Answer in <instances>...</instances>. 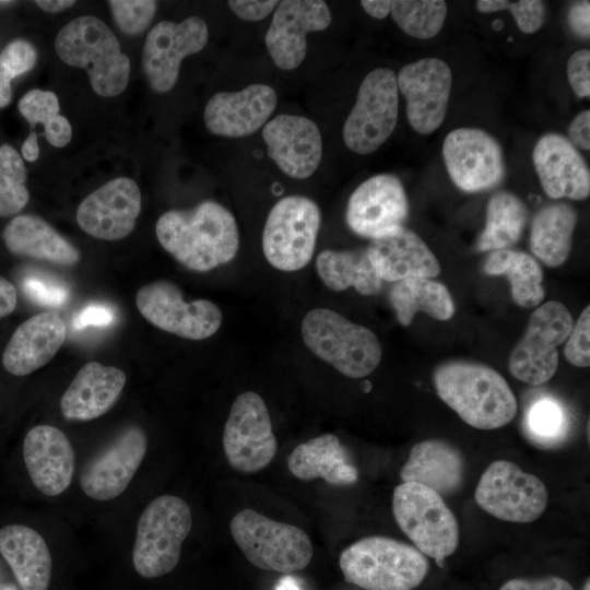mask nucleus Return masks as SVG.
<instances>
[{"label": "nucleus", "mask_w": 590, "mask_h": 590, "mask_svg": "<svg viewBox=\"0 0 590 590\" xmlns=\"http://www.w3.org/2000/svg\"><path fill=\"white\" fill-rule=\"evenodd\" d=\"M162 247L186 268L208 272L232 261L239 248L234 215L206 200L190 210H169L155 226Z\"/></svg>", "instance_id": "1"}, {"label": "nucleus", "mask_w": 590, "mask_h": 590, "mask_svg": "<svg viewBox=\"0 0 590 590\" xmlns=\"http://www.w3.org/2000/svg\"><path fill=\"white\" fill-rule=\"evenodd\" d=\"M438 397L468 425L497 429L517 413V400L506 379L494 368L464 361L438 366L434 373Z\"/></svg>", "instance_id": "2"}, {"label": "nucleus", "mask_w": 590, "mask_h": 590, "mask_svg": "<svg viewBox=\"0 0 590 590\" xmlns=\"http://www.w3.org/2000/svg\"><path fill=\"white\" fill-rule=\"evenodd\" d=\"M339 565L346 582L365 590H413L429 570L415 546L384 535L354 542L341 553Z\"/></svg>", "instance_id": "3"}, {"label": "nucleus", "mask_w": 590, "mask_h": 590, "mask_svg": "<svg viewBox=\"0 0 590 590\" xmlns=\"http://www.w3.org/2000/svg\"><path fill=\"white\" fill-rule=\"evenodd\" d=\"M55 49L64 63L86 70L98 95L113 97L126 90L129 58L121 52L117 37L102 20L82 15L70 21L58 32Z\"/></svg>", "instance_id": "4"}, {"label": "nucleus", "mask_w": 590, "mask_h": 590, "mask_svg": "<svg viewBox=\"0 0 590 590\" xmlns=\"http://www.w3.org/2000/svg\"><path fill=\"white\" fill-rule=\"evenodd\" d=\"M306 346L350 378H363L379 365L382 347L377 335L327 308H315L302 321Z\"/></svg>", "instance_id": "5"}, {"label": "nucleus", "mask_w": 590, "mask_h": 590, "mask_svg": "<svg viewBox=\"0 0 590 590\" xmlns=\"http://www.w3.org/2000/svg\"><path fill=\"white\" fill-rule=\"evenodd\" d=\"M229 529L246 559L262 570L291 574L304 569L312 558V543L304 530L251 508L234 515Z\"/></svg>", "instance_id": "6"}, {"label": "nucleus", "mask_w": 590, "mask_h": 590, "mask_svg": "<svg viewBox=\"0 0 590 590\" xmlns=\"http://www.w3.org/2000/svg\"><path fill=\"white\" fill-rule=\"evenodd\" d=\"M392 512L414 546L442 568L459 544V524L444 497L421 484L402 482L392 494Z\"/></svg>", "instance_id": "7"}, {"label": "nucleus", "mask_w": 590, "mask_h": 590, "mask_svg": "<svg viewBox=\"0 0 590 590\" xmlns=\"http://www.w3.org/2000/svg\"><path fill=\"white\" fill-rule=\"evenodd\" d=\"M192 527L188 504L175 495L154 498L142 511L135 532L132 562L144 578L170 573L178 564L181 545Z\"/></svg>", "instance_id": "8"}, {"label": "nucleus", "mask_w": 590, "mask_h": 590, "mask_svg": "<svg viewBox=\"0 0 590 590\" xmlns=\"http://www.w3.org/2000/svg\"><path fill=\"white\" fill-rule=\"evenodd\" d=\"M321 224L319 206L309 198L288 196L271 209L262 234V250L275 269L293 272L310 261Z\"/></svg>", "instance_id": "9"}, {"label": "nucleus", "mask_w": 590, "mask_h": 590, "mask_svg": "<svg viewBox=\"0 0 590 590\" xmlns=\"http://www.w3.org/2000/svg\"><path fill=\"white\" fill-rule=\"evenodd\" d=\"M398 114L397 74L388 68L370 71L362 81L344 122L345 145L357 154L374 153L393 132Z\"/></svg>", "instance_id": "10"}, {"label": "nucleus", "mask_w": 590, "mask_h": 590, "mask_svg": "<svg viewBox=\"0 0 590 590\" xmlns=\"http://www.w3.org/2000/svg\"><path fill=\"white\" fill-rule=\"evenodd\" d=\"M474 498L480 508L499 520L529 523L544 512L548 492L538 476L511 461L496 460L481 475Z\"/></svg>", "instance_id": "11"}, {"label": "nucleus", "mask_w": 590, "mask_h": 590, "mask_svg": "<svg viewBox=\"0 0 590 590\" xmlns=\"http://www.w3.org/2000/svg\"><path fill=\"white\" fill-rule=\"evenodd\" d=\"M573 326V317L564 304L550 300L538 307L510 354L511 375L532 386L548 381L558 366L557 346L567 340Z\"/></svg>", "instance_id": "12"}, {"label": "nucleus", "mask_w": 590, "mask_h": 590, "mask_svg": "<svg viewBox=\"0 0 590 590\" xmlns=\"http://www.w3.org/2000/svg\"><path fill=\"white\" fill-rule=\"evenodd\" d=\"M223 450L229 465L241 473H256L273 460L278 442L263 399L253 391L233 402L223 430Z\"/></svg>", "instance_id": "13"}, {"label": "nucleus", "mask_w": 590, "mask_h": 590, "mask_svg": "<svg viewBox=\"0 0 590 590\" xmlns=\"http://www.w3.org/2000/svg\"><path fill=\"white\" fill-rule=\"evenodd\" d=\"M140 314L155 327L190 340H203L221 327L223 315L209 299L184 300L180 288L167 280L143 285L135 295Z\"/></svg>", "instance_id": "14"}, {"label": "nucleus", "mask_w": 590, "mask_h": 590, "mask_svg": "<svg viewBox=\"0 0 590 590\" xmlns=\"http://www.w3.org/2000/svg\"><path fill=\"white\" fill-rule=\"evenodd\" d=\"M442 156L451 180L465 192L491 190L506 175L499 142L479 128H458L449 132L444 140Z\"/></svg>", "instance_id": "15"}, {"label": "nucleus", "mask_w": 590, "mask_h": 590, "mask_svg": "<svg viewBox=\"0 0 590 590\" xmlns=\"http://www.w3.org/2000/svg\"><path fill=\"white\" fill-rule=\"evenodd\" d=\"M205 22L189 16L177 23L158 22L148 34L142 52L144 75L156 93L170 91L179 74L185 57L199 52L208 43Z\"/></svg>", "instance_id": "16"}, {"label": "nucleus", "mask_w": 590, "mask_h": 590, "mask_svg": "<svg viewBox=\"0 0 590 590\" xmlns=\"http://www.w3.org/2000/svg\"><path fill=\"white\" fill-rule=\"evenodd\" d=\"M398 90L406 101L410 126L420 134H429L442 123L452 85L449 66L426 57L403 66L397 74Z\"/></svg>", "instance_id": "17"}, {"label": "nucleus", "mask_w": 590, "mask_h": 590, "mask_svg": "<svg viewBox=\"0 0 590 590\" xmlns=\"http://www.w3.org/2000/svg\"><path fill=\"white\" fill-rule=\"evenodd\" d=\"M331 23L328 4L321 0H284L279 2L266 34V46L281 70L297 68L307 51L306 36L326 30Z\"/></svg>", "instance_id": "18"}, {"label": "nucleus", "mask_w": 590, "mask_h": 590, "mask_svg": "<svg viewBox=\"0 0 590 590\" xmlns=\"http://www.w3.org/2000/svg\"><path fill=\"white\" fill-rule=\"evenodd\" d=\"M409 211L401 180L392 174H379L353 191L345 217L352 232L371 239L390 228L403 226Z\"/></svg>", "instance_id": "19"}, {"label": "nucleus", "mask_w": 590, "mask_h": 590, "mask_svg": "<svg viewBox=\"0 0 590 590\" xmlns=\"http://www.w3.org/2000/svg\"><path fill=\"white\" fill-rule=\"evenodd\" d=\"M148 440L139 426L125 428L82 470L80 485L88 497L105 502L118 497L130 484L145 457Z\"/></svg>", "instance_id": "20"}, {"label": "nucleus", "mask_w": 590, "mask_h": 590, "mask_svg": "<svg viewBox=\"0 0 590 590\" xmlns=\"http://www.w3.org/2000/svg\"><path fill=\"white\" fill-rule=\"evenodd\" d=\"M141 211V192L130 178H115L82 200L76 222L88 235L117 240L134 228Z\"/></svg>", "instance_id": "21"}, {"label": "nucleus", "mask_w": 590, "mask_h": 590, "mask_svg": "<svg viewBox=\"0 0 590 590\" xmlns=\"http://www.w3.org/2000/svg\"><path fill=\"white\" fill-rule=\"evenodd\" d=\"M268 155L287 176L310 177L322 157V138L317 125L303 116L279 115L262 129Z\"/></svg>", "instance_id": "22"}, {"label": "nucleus", "mask_w": 590, "mask_h": 590, "mask_svg": "<svg viewBox=\"0 0 590 590\" xmlns=\"http://www.w3.org/2000/svg\"><path fill=\"white\" fill-rule=\"evenodd\" d=\"M532 160L544 192L552 199L585 200L590 194V172L581 153L563 134H543Z\"/></svg>", "instance_id": "23"}, {"label": "nucleus", "mask_w": 590, "mask_h": 590, "mask_svg": "<svg viewBox=\"0 0 590 590\" xmlns=\"http://www.w3.org/2000/svg\"><path fill=\"white\" fill-rule=\"evenodd\" d=\"M276 103L275 91L266 84H250L238 92H220L205 106L204 123L216 135L246 137L266 123Z\"/></svg>", "instance_id": "24"}, {"label": "nucleus", "mask_w": 590, "mask_h": 590, "mask_svg": "<svg viewBox=\"0 0 590 590\" xmlns=\"http://www.w3.org/2000/svg\"><path fill=\"white\" fill-rule=\"evenodd\" d=\"M366 251L381 281L432 279L440 273L435 255L415 232L405 226L390 228L373 237Z\"/></svg>", "instance_id": "25"}, {"label": "nucleus", "mask_w": 590, "mask_h": 590, "mask_svg": "<svg viewBox=\"0 0 590 590\" xmlns=\"http://www.w3.org/2000/svg\"><path fill=\"white\" fill-rule=\"evenodd\" d=\"M23 458L33 485L47 496L63 493L75 468L73 447L59 428L37 425L23 441Z\"/></svg>", "instance_id": "26"}, {"label": "nucleus", "mask_w": 590, "mask_h": 590, "mask_svg": "<svg viewBox=\"0 0 590 590\" xmlns=\"http://www.w3.org/2000/svg\"><path fill=\"white\" fill-rule=\"evenodd\" d=\"M62 318L51 311L37 314L21 323L3 355V367L14 376H26L46 365L66 340Z\"/></svg>", "instance_id": "27"}, {"label": "nucleus", "mask_w": 590, "mask_h": 590, "mask_svg": "<svg viewBox=\"0 0 590 590\" xmlns=\"http://www.w3.org/2000/svg\"><path fill=\"white\" fill-rule=\"evenodd\" d=\"M126 380V374L117 367L86 363L61 397L63 417L84 422L104 415L118 401Z\"/></svg>", "instance_id": "28"}, {"label": "nucleus", "mask_w": 590, "mask_h": 590, "mask_svg": "<svg viewBox=\"0 0 590 590\" xmlns=\"http://www.w3.org/2000/svg\"><path fill=\"white\" fill-rule=\"evenodd\" d=\"M464 472V457L456 446L441 439H426L413 446L400 477L449 497L461 489Z\"/></svg>", "instance_id": "29"}, {"label": "nucleus", "mask_w": 590, "mask_h": 590, "mask_svg": "<svg viewBox=\"0 0 590 590\" xmlns=\"http://www.w3.org/2000/svg\"><path fill=\"white\" fill-rule=\"evenodd\" d=\"M287 468L302 481L320 477L334 486H347L358 480V470L333 434H323L296 446L287 458Z\"/></svg>", "instance_id": "30"}, {"label": "nucleus", "mask_w": 590, "mask_h": 590, "mask_svg": "<svg viewBox=\"0 0 590 590\" xmlns=\"http://www.w3.org/2000/svg\"><path fill=\"white\" fill-rule=\"evenodd\" d=\"M0 554L10 566L22 590H47L51 555L44 538L23 524L0 529Z\"/></svg>", "instance_id": "31"}, {"label": "nucleus", "mask_w": 590, "mask_h": 590, "mask_svg": "<svg viewBox=\"0 0 590 590\" xmlns=\"http://www.w3.org/2000/svg\"><path fill=\"white\" fill-rule=\"evenodd\" d=\"M2 236L7 248L14 255L66 267H72L80 260L79 250L36 215L15 216Z\"/></svg>", "instance_id": "32"}, {"label": "nucleus", "mask_w": 590, "mask_h": 590, "mask_svg": "<svg viewBox=\"0 0 590 590\" xmlns=\"http://www.w3.org/2000/svg\"><path fill=\"white\" fill-rule=\"evenodd\" d=\"M576 224L577 212L570 204L560 202L541 208L531 223V251L550 268L562 266L569 256Z\"/></svg>", "instance_id": "33"}, {"label": "nucleus", "mask_w": 590, "mask_h": 590, "mask_svg": "<svg viewBox=\"0 0 590 590\" xmlns=\"http://www.w3.org/2000/svg\"><path fill=\"white\" fill-rule=\"evenodd\" d=\"M316 269L324 285L334 292L354 287L362 295H374L382 286L366 249L323 250L316 259Z\"/></svg>", "instance_id": "34"}, {"label": "nucleus", "mask_w": 590, "mask_h": 590, "mask_svg": "<svg viewBox=\"0 0 590 590\" xmlns=\"http://www.w3.org/2000/svg\"><path fill=\"white\" fill-rule=\"evenodd\" d=\"M389 299L400 324H411L414 315L423 311L436 320H448L455 314L448 288L428 278H410L394 283Z\"/></svg>", "instance_id": "35"}, {"label": "nucleus", "mask_w": 590, "mask_h": 590, "mask_svg": "<svg viewBox=\"0 0 590 590\" xmlns=\"http://www.w3.org/2000/svg\"><path fill=\"white\" fill-rule=\"evenodd\" d=\"M483 269L488 275H505L509 280L517 305L531 308L543 300V273L530 255L511 249L494 250L486 258Z\"/></svg>", "instance_id": "36"}, {"label": "nucleus", "mask_w": 590, "mask_h": 590, "mask_svg": "<svg viewBox=\"0 0 590 590\" xmlns=\"http://www.w3.org/2000/svg\"><path fill=\"white\" fill-rule=\"evenodd\" d=\"M528 208L517 196L499 191L488 201L485 227L476 241L479 251L507 249L522 235L528 221Z\"/></svg>", "instance_id": "37"}, {"label": "nucleus", "mask_w": 590, "mask_h": 590, "mask_svg": "<svg viewBox=\"0 0 590 590\" xmlns=\"http://www.w3.org/2000/svg\"><path fill=\"white\" fill-rule=\"evenodd\" d=\"M19 110L34 128L43 123L46 140L56 148L66 146L72 137L68 119L59 115V102L55 93L43 90L27 92L19 102Z\"/></svg>", "instance_id": "38"}, {"label": "nucleus", "mask_w": 590, "mask_h": 590, "mask_svg": "<svg viewBox=\"0 0 590 590\" xmlns=\"http://www.w3.org/2000/svg\"><path fill=\"white\" fill-rule=\"evenodd\" d=\"M523 428L535 446L551 448L567 436L568 411L554 398L536 399L526 412Z\"/></svg>", "instance_id": "39"}, {"label": "nucleus", "mask_w": 590, "mask_h": 590, "mask_svg": "<svg viewBox=\"0 0 590 590\" xmlns=\"http://www.w3.org/2000/svg\"><path fill=\"white\" fill-rule=\"evenodd\" d=\"M390 14L405 34L428 39L444 26L447 4L442 0H396L391 1Z\"/></svg>", "instance_id": "40"}, {"label": "nucleus", "mask_w": 590, "mask_h": 590, "mask_svg": "<svg viewBox=\"0 0 590 590\" xmlns=\"http://www.w3.org/2000/svg\"><path fill=\"white\" fill-rule=\"evenodd\" d=\"M26 169L20 154L10 145L0 146V216L19 213L30 194L25 187Z\"/></svg>", "instance_id": "41"}, {"label": "nucleus", "mask_w": 590, "mask_h": 590, "mask_svg": "<svg viewBox=\"0 0 590 590\" xmlns=\"http://www.w3.org/2000/svg\"><path fill=\"white\" fill-rule=\"evenodd\" d=\"M37 60L35 48L26 40L10 43L0 55V108L11 101V81L31 70Z\"/></svg>", "instance_id": "42"}, {"label": "nucleus", "mask_w": 590, "mask_h": 590, "mask_svg": "<svg viewBox=\"0 0 590 590\" xmlns=\"http://www.w3.org/2000/svg\"><path fill=\"white\" fill-rule=\"evenodd\" d=\"M476 8L482 13L508 10L524 34L536 33L542 27L546 14L545 3L540 0H479Z\"/></svg>", "instance_id": "43"}, {"label": "nucleus", "mask_w": 590, "mask_h": 590, "mask_svg": "<svg viewBox=\"0 0 590 590\" xmlns=\"http://www.w3.org/2000/svg\"><path fill=\"white\" fill-rule=\"evenodd\" d=\"M108 4L117 26L127 35L145 31L157 7L155 1L150 0H110Z\"/></svg>", "instance_id": "44"}, {"label": "nucleus", "mask_w": 590, "mask_h": 590, "mask_svg": "<svg viewBox=\"0 0 590 590\" xmlns=\"http://www.w3.org/2000/svg\"><path fill=\"white\" fill-rule=\"evenodd\" d=\"M23 290L32 302L43 306H61L70 296L64 283L45 275L26 276L23 280Z\"/></svg>", "instance_id": "45"}, {"label": "nucleus", "mask_w": 590, "mask_h": 590, "mask_svg": "<svg viewBox=\"0 0 590 590\" xmlns=\"http://www.w3.org/2000/svg\"><path fill=\"white\" fill-rule=\"evenodd\" d=\"M564 355L574 366L588 367L590 365V307L587 306L568 335Z\"/></svg>", "instance_id": "46"}, {"label": "nucleus", "mask_w": 590, "mask_h": 590, "mask_svg": "<svg viewBox=\"0 0 590 590\" xmlns=\"http://www.w3.org/2000/svg\"><path fill=\"white\" fill-rule=\"evenodd\" d=\"M567 78L569 84L579 98L590 96V50L575 51L567 62Z\"/></svg>", "instance_id": "47"}, {"label": "nucleus", "mask_w": 590, "mask_h": 590, "mask_svg": "<svg viewBox=\"0 0 590 590\" xmlns=\"http://www.w3.org/2000/svg\"><path fill=\"white\" fill-rule=\"evenodd\" d=\"M114 309L106 304L93 303L81 309L73 318L75 330L87 327H108L115 321Z\"/></svg>", "instance_id": "48"}, {"label": "nucleus", "mask_w": 590, "mask_h": 590, "mask_svg": "<svg viewBox=\"0 0 590 590\" xmlns=\"http://www.w3.org/2000/svg\"><path fill=\"white\" fill-rule=\"evenodd\" d=\"M498 590H574L564 578L547 576L542 578H512Z\"/></svg>", "instance_id": "49"}, {"label": "nucleus", "mask_w": 590, "mask_h": 590, "mask_svg": "<svg viewBox=\"0 0 590 590\" xmlns=\"http://www.w3.org/2000/svg\"><path fill=\"white\" fill-rule=\"evenodd\" d=\"M275 0H231L228 7L238 17L245 21H261L276 7Z\"/></svg>", "instance_id": "50"}, {"label": "nucleus", "mask_w": 590, "mask_h": 590, "mask_svg": "<svg viewBox=\"0 0 590 590\" xmlns=\"http://www.w3.org/2000/svg\"><path fill=\"white\" fill-rule=\"evenodd\" d=\"M576 148L590 150V110L580 111L568 127V138Z\"/></svg>", "instance_id": "51"}, {"label": "nucleus", "mask_w": 590, "mask_h": 590, "mask_svg": "<svg viewBox=\"0 0 590 590\" xmlns=\"http://www.w3.org/2000/svg\"><path fill=\"white\" fill-rule=\"evenodd\" d=\"M568 25L571 31L581 38L590 36V2L578 1L568 10Z\"/></svg>", "instance_id": "52"}, {"label": "nucleus", "mask_w": 590, "mask_h": 590, "mask_svg": "<svg viewBox=\"0 0 590 590\" xmlns=\"http://www.w3.org/2000/svg\"><path fill=\"white\" fill-rule=\"evenodd\" d=\"M17 303V293L14 285L0 276V318L11 314Z\"/></svg>", "instance_id": "53"}, {"label": "nucleus", "mask_w": 590, "mask_h": 590, "mask_svg": "<svg viewBox=\"0 0 590 590\" xmlns=\"http://www.w3.org/2000/svg\"><path fill=\"white\" fill-rule=\"evenodd\" d=\"M362 8L374 19H385L390 14L391 1L389 0H363Z\"/></svg>", "instance_id": "54"}, {"label": "nucleus", "mask_w": 590, "mask_h": 590, "mask_svg": "<svg viewBox=\"0 0 590 590\" xmlns=\"http://www.w3.org/2000/svg\"><path fill=\"white\" fill-rule=\"evenodd\" d=\"M21 151L23 157L30 162H34L38 158L39 148L37 142V134L35 132H32L23 142Z\"/></svg>", "instance_id": "55"}, {"label": "nucleus", "mask_w": 590, "mask_h": 590, "mask_svg": "<svg viewBox=\"0 0 590 590\" xmlns=\"http://www.w3.org/2000/svg\"><path fill=\"white\" fill-rule=\"evenodd\" d=\"M35 3L44 11L50 13H57L72 7L75 2L70 0H48V1H35Z\"/></svg>", "instance_id": "56"}, {"label": "nucleus", "mask_w": 590, "mask_h": 590, "mask_svg": "<svg viewBox=\"0 0 590 590\" xmlns=\"http://www.w3.org/2000/svg\"><path fill=\"white\" fill-rule=\"evenodd\" d=\"M276 590H299L296 580L290 576L280 579Z\"/></svg>", "instance_id": "57"}, {"label": "nucleus", "mask_w": 590, "mask_h": 590, "mask_svg": "<svg viewBox=\"0 0 590 590\" xmlns=\"http://www.w3.org/2000/svg\"><path fill=\"white\" fill-rule=\"evenodd\" d=\"M582 590H590V578H587L583 587H582Z\"/></svg>", "instance_id": "58"}]
</instances>
